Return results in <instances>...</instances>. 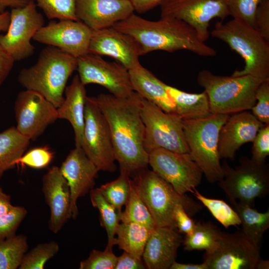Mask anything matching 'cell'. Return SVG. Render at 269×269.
Segmentation results:
<instances>
[{"label":"cell","instance_id":"1","mask_svg":"<svg viewBox=\"0 0 269 269\" xmlns=\"http://www.w3.org/2000/svg\"><path fill=\"white\" fill-rule=\"evenodd\" d=\"M95 101L108 124L114 156L120 170L130 176L147 167L148 153L144 149V126L139 109V95L128 98L100 94Z\"/></svg>","mask_w":269,"mask_h":269},{"label":"cell","instance_id":"2","mask_svg":"<svg viewBox=\"0 0 269 269\" xmlns=\"http://www.w3.org/2000/svg\"><path fill=\"white\" fill-rule=\"evenodd\" d=\"M113 27L133 37L140 45L142 55L157 50L173 52L185 50L204 57L217 54L190 25L171 17L152 21L133 13Z\"/></svg>","mask_w":269,"mask_h":269},{"label":"cell","instance_id":"3","mask_svg":"<svg viewBox=\"0 0 269 269\" xmlns=\"http://www.w3.org/2000/svg\"><path fill=\"white\" fill-rule=\"evenodd\" d=\"M77 67V58L50 46L42 50L34 65L21 69L17 80L25 89L39 93L57 108L64 101L68 80Z\"/></svg>","mask_w":269,"mask_h":269},{"label":"cell","instance_id":"4","mask_svg":"<svg viewBox=\"0 0 269 269\" xmlns=\"http://www.w3.org/2000/svg\"><path fill=\"white\" fill-rule=\"evenodd\" d=\"M211 35L219 39L240 54L245 62L234 77L251 75L262 82L269 80V42L252 26L237 19L226 23L218 22Z\"/></svg>","mask_w":269,"mask_h":269},{"label":"cell","instance_id":"5","mask_svg":"<svg viewBox=\"0 0 269 269\" xmlns=\"http://www.w3.org/2000/svg\"><path fill=\"white\" fill-rule=\"evenodd\" d=\"M197 80L208 96L211 113L225 115L251 110L263 82L251 75L220 76L205 69L199 71Z\"/></svg>","mask_w":269,"mask_h":269},{"label":"cell","instance_id":"6","mask_svg":"<svg viewBox=\"0 0 269 269\" xmlns=\"http://www.w3.org/2000/svg\"><path fill=\"white\" fill-rule=\"evenodd\" d=\"M132 180L137 192L149 210L156 227L175 228L173 212L182 204L191 217L200 211L201 204L185 194L177 193L172 186L152 170L141 169Z\"/></svg>","mask_w":269,"mask_h":269},{"label":"cell","instance_id":"7","mask_svg":"<svg viewBox=\"0 0 269 269\" xmlns=\"http://www.w3.org/2000/svg\"><path fill=\"white\" fill-rule=\"evenodd\" d=\"M229 115L211 114L200 119L182 121L189 154L210 183L217 182L224 177L218 138L220 129Z\"/></svg>","mask_w":269,"mask_h":269},{"label":"cell","instance_id":"8","mask_svg":"<svg viewBox=\"0 0 269 269\" xmlns=\"http://www.w3.org/2000/svg\"><path fill=\"white\" fill-rule=\"evenodd\" d=\"M240 164L233 168L226 160L222 165L223 178L218 182L233 205L237 200L253 207L257 198L269 193V165L242 156Z\"/></svg>","mask_w":269,"mask_h":269},{"label":"cell","instance_id":"9","mask_svg":"<svg viewBox=\"0 0 269 269\" xmlns=\"http://www.w3.org/2000/svg\"><path fill=\"white\" fill-rule=\"evenodd\" d=\"M139 109L144 126L143 145L148 153L157 148L189 153L182 120L178 115L164 112L140 96Z\"/></svg>","mask_w":269,"mask_h":269},{"label":"cell","instance_id":"10","mask_svg":"<svg viewBox=\"0 0 269 269\" xmlns=\"http://www.w3.org/2000/svg\"><path fill=\"white\" fill-rule=\"evenodd\" d=\"M81 148L99 171L115 172V163L110 130L94 97L87 96Z\"/></svg>","mask_w":269,"mask_h":269},{"label":"cell","instance_id":"11","mask_svg":"<svg viewBox=\"0 0 269 269\" xmlns=\"http://www.w3.org/2000/svg\"><path fill=\"white\" fill-rule=\"evenodd\" d=\"M10 22L4 34H0V46L15 61L30 56L35 48L31 43L37 32L44 25L42 15L30 0L25 5L12 8Z\"/></svg>","mask_w":269,"mask_h":269},{"label":"cell","instance_id":"12","mask_svg":"<svg viewBox=\"0 0 269 269\" xmlns=\"http://www.w3.org/2000/svg\"><path fill=\"white\" fill-rule=\"evenodd\" d=\"M148 164L181 195L192 193L202 180V171L189 153L155 149L148 153Z\"/></svg>","mask_w":269,"mask_h":269},{"label":"cell","instance_id":"13","mask_svg":"<svg viewBox=\"0 0 269 269\" xmlns=\"http://www.w3.org/2000/svg\"><path fill=\"white\" fill-rule=\"evenodd\" d=\"M77 69L85 86L98 84L121 98L130 97L134 92L129 70L118 62L108 61L100 55L88 53L77 58Z\"/></svg>","mask_w":269,"mask_h":269},{"label":"cell","instance_id":"14","mask_svg":"<svg viewBox=\"0 0 269 269\" xmlns=\"http://www.w3.org/2000/svg\"><path fill=\"white\" fill-rule=\"evenodd\" d=\"M259 246L241 230L221 232L219 245L211 253H205L203 263L207 269H256L261 259Z\"/></svg>","mask_w":269,"mask_h":269},{"label":"cell","instance_id":"15","mask_svg":"<svg viewBox=\"0 0 269 269\" xmlns=\"http://www.w3.org/2000/svg\"><path fill=\"white\" fill-rule=\"evenodd\" d=\"M159 5L161 17L184 21L204 42L210 35V21L215 18L224 20L229 15L227 0H163Z\"/></svg>","mask_w":269,"mask_h":269},{"label":"cell","instance_id":"16","mask_svg":"<svg viewBox=\"0 0 269 269\" xmlns=\"http://www.w3.org/2000/svg\"><path fill=\"white\" fill-rule=\"evenodd\" d=\"M14 110L17 130L30 140L36 139L58 119L57 108L32 90L25 89L17 94Z\"/></svg>","mask_w":269,"mask_h":269},{"label":"cell","instance_id":"17","mask_svg":"<svg viewBox=\"0 0 269 269\" xmlns=\"http://www.w3.org/2000/svg\"><path fill=\"white\" fill-rule=\"evenodd\" d=\"M93 30L80 20H59L42 26L33 39L78 58L88 53Z\"/></svg>","mask_w":269,"mask_h":269},{"label":"cell","instance_id":"18","mask_svg":"<svg viewBox=\"0 0 269 269\" xmlns=\"http://www.w3.org/2000/svg\"><path fill=\"white\" fill-rule=\"evenodd\" d=\"M88 53L111 57L128 70L140 62V45L131 36L113 27L93 30Z\"/></svg>","mask_w":269,"mask_h":269},{"label":"cell","instance_id":"19","mask_svg":"<svg viewBox=\"0 0 269 269\" xmlns=\"http://www.w3.org/2000/svg\"><path fill=\"white\" fill-rule=\"evenodd\" d=\"M59 168L69 187L70 216L75 219L77 200L93 188L99 170L82 148L77 147L70 151Z\"/></svg>","mask_w":269,"mask_h":269},{"label":"cell","instance_id":"20","mask_svg":"<svg viewBox=\"0 0 269 269\" xmlns=\"http://www.w3.org/2000/svg\"><path fill=\"white\" fill-rule=\"evenodd\" d=\"M264 124L249 111L229 115L221 127L218 138V151L220 159L234 160L241 146L252 142Z\"/></svg>","mask_w":269,"mask_h":269},{"label":"cell","instance_id":"21","mask_svg":"<svg viewBox=\"0 0 269 269\" xmlns=\"http://www.w3.org/2000/svg\"><path fill=\"white\" fill-rule=\"evenodd\" d=\"M134 11L131 0H76L77 18L93 30L111 27Z\"/></svg>","mask_w":269,"mask_h":269},{"label":"cell","instance_id":"22","mask_svg":"<svg viewBox=\"0 0 269 269\" xmlns=\"http://www.w3.org/2000/svg\"><path fill=\"white\" fill-rule=\"evenodd\" d=\"M42 191L50 210L48 228L57 234L71 218L69 187L59 167H51L43 176Z\"/></svg>","mask_w":269,"mask_h":269},{"label":"cell","instance_id":"23","mask_svg":"<svg viewBox=\"0 0 269 269\" xmlns=\"http://www.w3.org/2000/svg\"><path fill=\"white\" fill-rule=\"evenodd\" d=\"M176 228L156 227L151 233L142 256L149 269H169L175 261L183 239Z\"/></svg>","mask_w":269,"mask_h":269},{"label":"cell","instance_id":"24","mask_svg":"<svg viewBox=\"0 0 269 269\" xmlns=\"http://www.w3.org/2000/svg\"><path fill=\"white\" fill-rule=\"evenodd\" d=\"M78 75L71 84L66 86L64 99L57 108L58 119L68 121L71 125L74 133L75 147H81L85 124V106L86 90Z\"/></svg>","mask_w":269,"mask_h":269},{"label":"cell","instance_id":"25","mask_svg":"<svg viewBox=\"0 0 269 269\" xmlns=\"http://www.w3.org/2000/svg\"><path fill=\"white\" fill-rule=\"evenodd\" d=\"M133 90L167 113H175L174 103L167 94L166 84L141 64L129 70Z\"/></svg>","mask_w":269,"mask_h":269},{"label":"cell","instance_id":"26","mask_svg":"<svg viewBox=\"0 0 269 269\" xmlns=\"http://www.w3.org/2000/svg\"><path fill=\"white\" fill-rule=\"evenodd\" d=\"M166 92L175 105V112L182 121L195 120L211 114L206 93H189L165 85Z\"/></svg>","mask_w":269,"mask_h":269},{"label":"cell","instance_id":"27","mask_svg":"<svg viewBox=\"0 0 269 269\" xmlns=\"http://www.w3.org/2000/svg\"><path fill=\"white\" fill-rule=\"evenodd\" d=\"M153 230L135 222L120 223L116 231L115 245L142 260L145 246Z\"/></svg>","mask_w":269,"mask_h":269},{"label":"cell","instance_id":"28","mask_svg":"<svg viewBox=\"0 0 269 269\" xmlns=\"http://www.w3.org/2000/svg\"><path fill=\"white\" fill-rule=\"evenodd\" d=\"M30 141L15 127L0 133V180L6 171L14 168L15 161L25 152Z\"/></svg>","mask_w":269,"mask_h":269},{"label":"cell","instance_id":"29","mask_svg":"<svg viewBox=\"0 0 269 269\" xmlns=\"http://www.w3.org/2000/svg\"><path fill=\"white\" fill-rule=\"evenodd\" d=\"M241 220L244 235L254 244L260 247L265 232L269 228V211L259 212L253 207L242 202L233 205Z\"/></svg>","mask_w":269,"mask_h":269},{"label":"cell","instance_id":"30","mask_svg":"<svg viewBox=\"0 0 269 269\" xmlns=\"http://www.w3.org/2000/svg\"><path fill=\"white\" fill-rule=\"evenodd\" d=\"M221 231L211 222H199L190 235L183 239L184 250L186 251L205 250L211 253L218 247Z\"/></svg>","mask_w":269,"mask_h":269},{"label":"cell","instance_id":"31","mask_svg":"<svg viewBox=\"0 0 269 269\" xmlns=\"http://www.w3.org/2000/svg\"><path fill=\"white\" fill-rule=\"evenodd\" d=\"M90 197L92 205L99 211L101 225L107 232L108 243L106 248L112 250L121 214L104 198L98 188L90 190Z\"/></svg>","mask_w":269,"mask_h":269},{"label":"cell","instance_id":"32","mask_svg":"<svg viewBox=\"0 0 269 269\" xmlns=\"http://www.w3.org/2000/svg\"><path fill=\"white\" fill-rule=\"evenodd\" d=\"M125 206L121 215V222H135L151 230L156 227L149 210L139 196L132 179L130 194Z\"/></svg>","mask_w":269,"mask_h":269},{"label":"cell","instance_id":"33","mask_svg":"<svg viewBox=\"0 0 269 269\" xmlns=\"http://www.w3.org/2000/svg\"><path fill=\"white\" fill-rule=\"evenodd\" d=\"M28 247L27 237L22 234L0 243V269H18Z\"/></svg>","mask_w":269,"mask_h":269},{"label":"cell","instance_id":"34","mask_svg":"<svg viewBox=\"0 0 269 269\" xmlns=\"http://www.w3.org/2000/svg\"><path fill=\"white\" fill-rule=\"evenodd\" d=\"M130 176L127 172L120 170V174L116 179L98 188L104 198L121 214L130 196Z\"/></svg>","mask_w":269,"mask_h":269},{"label":"cell","instance_id":"35","mask_svg":"<svg viewBox=\"0 0 269 269\" xmlns=\"http://www.w3.org/2000/svg\"><path fill=\"white\" fill-rule=\"evenodd\" d=\"M192 193L226 229L241 225V220L237 212L224 200L205 197L196 188Z\"/></svg>","mask_w":269,"mask_h":269},{"label":"cell","instance_id":"36","mask_svg":"<svg viewBox=\"0 0 269 269\" xmlns=\"http://www.w3.org/2000/svg\"><path fill=\"white\" fill-rule=\"evenodd\" d=\"M59 250V245L55 241L40 243L26 252L18 269H43Z\"/></svg>","mask_w":269,"mask_h":269},{"label":"cell","instance_id":"37","mask_svg":"<svg viewBox=\"0 0 269 269\" xmlns=\"http://www.w3.org/2000/svg\"><path fill=\"white\" fill-rule=\"evenodd\" d=\"M49 19L79 20L75 13L76 0H32Z\"/></svg>","mask_w":269,"mask_h":269},{"label":"cell","instance_id":"38","mask_svg":"<svg viewBox=\"0 0 269 269\" xmlns=\"http://www.w3.org/2000/svg\"><path fill=\"white\" fill-rule=\"evenodd\" d=\"M27 214L25 207L13 206L8 212L0 216V243L16 235Z\"/></svg>","mask_w":269,"mask_h":269},{"label":"cell","instance_id":"39","mask_svg":"<svg viewBox=\"0 0 269 269\" xmlns=\"http://www.w3.org/2000/svg\"><path fill=\"white\" fill-rule=\"evenodd\" d=\"M53 157L54 153L49 147L41 146L33 148L25 152L15 161V165L41 169L47 167Z\"/></svg>","mask_w":269,"mask_h":269},{"label":"cell","instance_id":"40","mask_svg":"<svg viewBox=\"0 0 269 269\" xmlns=\"http://www.w3.org/2000/svg\"><path fill=\"white\" fill-rule=\"evenodd\" d=\"M262 0H227L229 15L254 27L256 9Z\"/></svg>","mask_w":269,"mask_h":269},{"label":"cell","instance_id":"41","mask_svg":"<svg viewBox=\"0 0 269 269\" xmlns=\"http://www.w3.org/2000/svg\"><path fill=\"white\" fill-rule=\"evenodd\" d=\"M117 257L112 250L105 249L103 251L93 250L89 257L80 262L79 269H115Z\"/></svg>","mask_w":269,"mask_h":269},{"label":"cell","instance_id":"42","mask_svg":"<svg viewBox=\"0 0 269 269\" xmlns=\"http://www.w3.org/2000/svg\"><path fill=\"white\" fill-rule=\"evenodd\" d=\"M256 103L251 110L262 123L269 124V80L261 83L256 94Z\"/></svg>","mask_w":269,"mask_h":269},{"label":"cell","instance_id":"43","mask_svg":"<svg viewBox=\"0 0 269 269\" xmlns=\"http://www.w3.org/2000/svg\"><path fill=\"white\" fill-rule=\"evenodd\" d=\"M252 142L251 159L258 163L266 162L269 155V124L260 128Z\"/></svg>","mask_w":269,"mask_h":269},{"label":"cell","instance_id":"44","mask_svg":"<svg viewBox=\"0 0 269 269\" xmlns=\"http://www.w3.org/2000/svg\"><path fill=\"white\" fill-rule=\"evenodd\" d=\"M254 28L269 42V0H262L254 16Z\"/></svg>","mask_w":269,"mask_h":269},{"label":"cell","instance_id":"45","mask_svg":"<svg viewBox=\"0 0 269 269\" xmlns=\"http://www.w3.org/2000/svg\"><path fill=\"white\" fill-rule=\"evenodd\" d=\"M174 226L179 233L190 235L193 231L196 223L186 212L182 204H177L173 212Z\"/></svg>","mask_w":269,"mask_h":269},{"label":"cell","instance_id":"46","mask_svg":"<svg viewBox=\"0 0 269 269\" xmlns=\"http://www.w3.org/2000/svg\"><path fill=\"white\" fill-rule=\"evenodd\" d=\"M146 266L142 260L138 259L131 254L124 251L117 257L115 269H144Z\"/></svg>","mask_w":269,"mask_h":269},{"label":"cell","instance_id":"47","mask_svg":"<svg viewBox=\"0 0 269 269\" xmlns=\"http://www.w3.org/2000/svg\"><path fill=\"white\" fill-rule=\"evenodd\" d=\"M15 60L0 46V86L11 72Z\"/></svg>","mask_w":269,"mask_h":269},{"label":"cell","instance_id":"48","mask_svg":"<svg viewBox=\"0 0 269 269\" xmlns=\"http://www.w3.org/2000/svg\"><path fill=\"white\" fill-rule=\"evenodd\" d=\"M163 0H131L134 11L138 13L146 12L160 5Z\"/></svg>","mask_w":269,"mask_h":269},{"label":"cell","instance_id":"49","mask_svg":"<svg viewBox=\"0 0 269 269\" xmlns=\"http://www.w3.org/2000/svg\"><path fill=\"white\" fill-rule=\"evenodd\" d=\"M12 206L10 195L0 186V216L8 212Z\"/></svg>","mask_w":269,"mask_h":269},{"label":"cell","instance_id":"50","mask_svg":"<svg viewBox=\"0 0 269 269\" xmlns=\"http://www.w3.org/2000/svg\"><path fill=\"white\" fill-rule=\"evenodd\" d=\"M30 0H0V13L7 7L16 8L27 4Z\"/></svg>","mask_w":269,"mask_h":269},{"label":"cell","instance_id":"51","mask_svg":"<svg viewBox=\"0 0 269 269\" xmlns=\"http://www.w3.org/2000/svg\"><path fill=\"white\" fill-rule=\"evenodd\" d=\"M169 269H207V268L203 263L200 264H184L178 263L175 261Z\"/></svg>","mask_w":269,"mask_h":269},{"label":"cell","instance_id":"52","mask_svg":"<svg viewBox=\"0 0 269 269\" xmlns=\"http://www.w3.org/2000/svg\"><path fill=\"white\" fill-rule=\"evenodd\" d=\"M10 12L4 11L0 13V32L6 31L10 22Z\"/></svg>","mask_w":269,"mask_h":269},{"label":"cell","instance_id":"53","mask_svg":"<svg viewBox=\"0 0 269 269\" xmlns=\"http://www.w3.org/2000/svg\"><path fill=\"white\" fill-rule=\"evenodd\" d=\"M269 269V261L268 260H264L261 258L257 264L256 269Z\"/></svg>","mask_w":269,"mask_h":269}]
</instances>
